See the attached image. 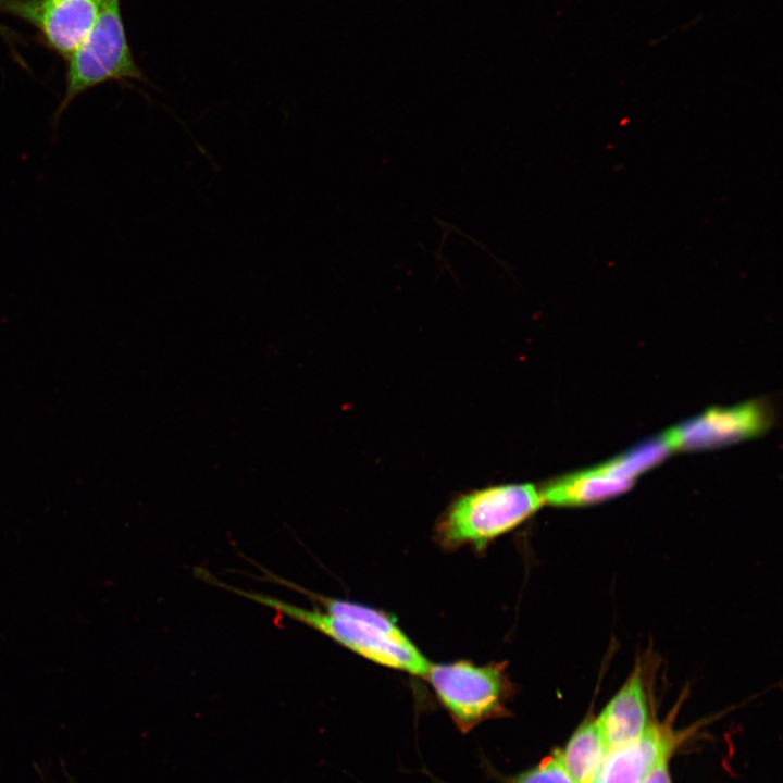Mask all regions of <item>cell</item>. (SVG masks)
I'll return each mask as SVG.
<instances>
[{"label":"cell","instance_id":"6da1fadb","mask_svg":"<svg viewBox=\"0 0 783 783\" xmlns=\"http://www.w3.org/2000/svg\"><path fill=\"white\" fill-rule=\"evenodd\" d=\"M265 574L274 582L307 596L315 607L304 609L273 596L232 587L211 575L207 581L269 607L279 617L300 622L370 661L422 678L427 673L432 663L397 625L396 620L383 610L320 595L266 571Z\"/></svg>","mask_w":783,"mask_h":783},{"label":"cell","instance_id":"7a4b0ae2","mask_svg":"<svg viewBox=\"0 0 783 783\" xmlns=\"http://www.w3.org/2000/svg\"><path fill=\"white\" fill-rule=\"evenodd\" d=\"M543 505L539 489L530 483L474 489L447 507L436 523L435 538L448 550L470 546L481 551L531 518Z\"/></svg>","mask_w":783,"mask_h":783},{"label":"cell","instance_id":"3957f363","mask_svg":"<svg viewBox=\"0 0 783 783\" xmlns=\"http://www.w3.org/2000/svg\"><path fill=\"white\" fill-rule=\"evenodd\" d=\"M67 60L65 92L53 113L54 124L78 96L103 83L149 84L128 45L121 0L101 1L92 27Z\"/></svg>","mask_w":783,"mask_h":783},{"label":"cell","instance_id":"277c9868","mask_svg":"<svg viewBox=\"0 0 783 783\" xmlns=\"http://www.w3.org/2000/svg\"><path fill=\"white\" fill-rule=\"evenodd\" d=\"M506 662L477 666L472 661L431 664L424 679L463 734L481 723L511 714L508 708L514 685Z\"/></svg>","mask_w":783,"mask_h":783},{"label":"cell","instance_id":"5b68a950","mask_svg":"<svg viewBox=\"0 0 783 783\" xmlns=\"http://www.w3.org/2000/svg\"><path fill=\"white\" fill-rule=\"evenodd\" d=\"M102 0H0V11L36 27L46 45L69 58L92 27Z\"/></svg>","mask_w":783,"mask_h":783},{"label":"cell","instance_id":"8992f818","mask_svg":"<svg viewBox=\"0 0 783 783\" xmlns=\"http://www.w3.org/2000/svg\"><path fill=\"white\" fill-rule=\"evenodd\" d=\"M768 425L766 410L756 402L713 408L668 430L662 437L671 450L716 448L750 438Z\"/></svg>","mask_w":783,"mask_h":783},{"label":"cell","instance_id":"52a82bcc","mask_svg":"<svg viewBox=\"0 0 783 783\" xmlns=\"http://www.w3.org/2000/svg\"><path fill=\"white\" fill-rule=\"evenodd\" d=\"M674 742L670 730L649 724L637 739L608 750L594 783H639Z\"/></svg>","mask_w":783,"mask_h":783},{"label":"cell","instance_id":"ba28073f","mask_svg":"<svg viewBox=\"0 0 783 783\" xmlns=\"http://www.w3.org/2000/svg\"><path fill=\"white\" fill-rule=\"evenodd\" d=\"M608 749L641 737L648 724V710L639 671H634L596 720Z\"/></svg>","mask_w":783,"mask_h":783},{"label":"cell","instance_id":"9c48e42d","mask_svg":"<svg viewBox=\"0 0 783 783\" xmlns=\"http://www.w3.org/2000/svg\"><path fill=\"white\" fill-rule=\"evenodd\" d=\"M634 482L614 476L602 464L547 482L540 489L544 504L575 507L596 504L626 492Z\"/></svg>","mask_w":783,"mask_h":783},{"label":"cell","instance_id":"30bf717a","mask_svg":"<svg viewBox=\"0 0 783 783\" xmlns=\"http://www.w3.org/2000/svg\"><path fill=\"white\" fill-rule=\"evenodd\" d=\"M608 750L596 720L591 719L574 731L560 753L574 783H594Z\"/></svg>","mask_w":783,"mask_h":783},{"label":"cell","instance_id":"8fae6325","mask_svg":"<svg viewBox=\"0 0 783 783\" xmlns=\"http://www.w3.org/2000/svg\"><path fill=\"white\" fill-rule=\"evenodd\" d=\"M670 450L661 436L641 444L602 465L614 476L634 482L639 474L662 461Z\"/></svg>","mask_w":783,"mask_h":783},{"label":"cell","instance_id":"7c38bea8","mask_svg":"<svg viewBox=\"0 0 783 783\" xmlns=\"http://www.w3.org/2000/svg\"><path fill=\"white\" fill-rule=\"evenodd\" d=\"M500 783H574L569 775L560 749L552 750L537 765L517 774L505 776Z\"/></svg>","mask_w":783,"mask_h":783},{"label":"cell","instance_id":"4fadbf2b","mask_svg":"<svg viewBox=\"0 0 783 783\" xmlns=\"http://www.w3.org/2000/svg\"><path fill=\"white\" fill-rule=\"evenodd\" d=\"M669 758L670 756L660 758L639 783H671Z\"/></svg>","mask_w":783,"mask_h":783}]
</instances>
